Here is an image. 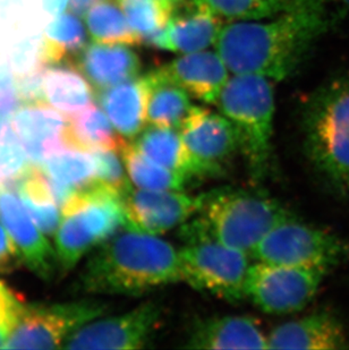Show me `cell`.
Returning a JSON list of instances; mask_svg holds the SVG:
<instances>
[{"label": "cell", "instance_id": "6da1fadb", "mask_svg": "<svg viewBox=\"0 0 349 350\" xmlns=\"http://www.w3.org/2000/svg\"><path fill=\"white\" fill-rule=\"evenodd\" d=\"M329 0H300L276 16L235 21L221 30L216 51L233 74L274 81L289 77L331 24Z\"/></svg>", "mask_w": 349, "mask_h": 350}, {"label": "cell", "instance_id": "7a4b0ae2", "mask_svg": "<svg viewBox=\"0 0 349 350\" xmlns=\"http://www.w3.org/2000/svg\"><path fill=\"white\" fill-rule=\"evenodd\" d=\"M179 281L181 261L172 244L125 228L93 252L74 289L83 294L141 296Z\"/></svg>", "mask_w": 349, "mask_h": 350}, {"label": "cell", "instance_id": "3957f363", "mask_svg": "<svg viewBox=\"0 0 349 350\" xmlns=\"http://www.w3.org/2000/svg\"><path fill=\"white\" fill-rule=\"evenodd\" d=\"M304 153L321 182L349 198V77L324 83L302 111Z\"/></svg>", "mask_w": 349, "mask_h": 350}, {"label": "cell", "instance_id": "277c9868", "mask_svg": "<svg viewBox=\"0 0 349 350\" xmlns=\"http://www.w3.org/2000/svg\"><path fill=\"white\" fill-rule=\"evenodd\" d=\"M218 109L237 131L240 149L254 184L267 178L272 165L274 94L270 79L234 74L220 96Z\"/></svg>", "mask_w": 349, "mask_h": 350}, {"label": "cell", "instance_id": "5b68a950", "mask_svg": "<svg viewBox=\"0 0 349 350\" xmlns=\"http://www.w3.org/2000/svg\"><path fill=\"white\" fill-rule=\"evenodd\" d=\"M196 215L195 219L212 237L252 255L268 232L292 213L264 193L221 187L200 194Z\"/></svg>", "mask_w": 349, "mask_h": 350}, {"label": "cell", "instance_id": "8992f818", "mask_svg": "<svg viewBox=\"0 0 349 350\" xmlns=\"http://www.w3.org/2000/svg\"><path fill=\"white\" fill-rule=\"evenodd\" d=\"M181 236L185 243L178 251L183 281L224 301L246 298L250 255L217 241L196 219L181 226Z\"/></svg>", "mask_w": 349, "mask_h": 350}, {"label": "cell", "instance_id": "52a82bcc", "mask_svg": "<svg viewBox=\"0 0 349 350\" xmlns=\"http://www.w3.org/2000/svg\"><path fill=\"white\" fill-rule=\"evenodd\" d=\"M348 255L346 241L302 221L292 213L268 232L250 256L272 265L315 269L329 273Z\"/></svg>", "mask_w": 349, "mask_h": 350}, {"label": "cell", "instance_id": "ba28073f", "mask_svg": "<svg viewBox=\"0 0 349 350\" xmlns=\"http://www.w3.org/2000/svg\"><path fill=\"white\" fill-rule=\"evenodd\" d=\"M108 306L101 301L23 305L20 319L3 349H56L74 332L103 317Z\"/></svg>", "mask_w": 349, "mask_h": 350}, {"label": "cell", "instance_id": "9c48e42d", "mask_svg": "<svg viewBox=\"0 0 349 350\" xmlns=\"http://www.w3.org/2000/svg\"><path fill=\"white\" fill-rule=\"evenodd\" d=\"M328 272L257 261L247 274L246 297L264 313H297L319 291Z\"/></svg>", "mask_w": 349, "mask_h": 350}, {"label": "cell", "instance_id": "30bf717a", "mask_svg": "<svg viewBox=\"0 0 349 350\" xmlns=\"http://www.w3.org/2000/svg\"><path fill=\"white\" fill-rule=\"evenodd\" d=\"M162 308L148 301L125 314L96 319L67 338L64 349L131 350L146 348L161 322Z\"/></svg>", "mask_w": 349, "mask_h": 350}, {"label": "cell", "instance_id": "8fae6325", "mask_svg": "<svg viewBox=\"0 0 349 350\" xmlns=\"http://www.w3.org/2000/svg\"><path fill=\"white\" fill-rule=\"evenodd\" d=\"M200 178L219 176L238 152L240 139L233 122L221 113L192 107L179 129Z\"/></svg>", "mask_w": 349, "mask_h": 350}, {"label": "cell", "instance_id": "7c38bea8", "mask_svg": "<svg viewBox=\"0 0 349 350\" xmlns=\"http://www.w3.org/2000/svg\"><path fill=\"white\" fill-rule=\"evenodd\" d=\"M127 226L145 234L160 236L183 226L196 215L200 195L184 191H151L129 186L122 194Z\"/></svg>", "mask_w": 349, "mask_h": 350}, {"label": "cell", "instance_id": "4fadbf2b", "mask_svg": "<svg viewBox=\"0 0 349 350\" xmlns=\"http://www.w3.org/2000/svg\"><path fill=\"white\" fill-rule=\"evenodd\" d=\"M222 27V17L205 0H185L174 5L167 27L146 44L172 53H196L216 44Z\"/></svg>", "mask_w": 349, "mask_h": 350}, {"label": "cell", "instance_id": "5bb4252c", "mask_svg": "<svg viewBox=\"0 0 349 350\" xmlns=\"http://www.w3.org/2000/svg\"><path fill=\"white\" fill-rule=\"evenodd\" d=\"M25 208L12 189H0V221L16 245L22 262L43 280H51L60 272L56 252Z\"/></svg>", "mask_w": 349, "mask_h": 350}, {"label": "cell", "instance_id": "9a60e30c", "mask_svg": "<svg viewBox=\"0 0 349 350\" xmlns=\"http://www.w3.org/2000/svg\"><path fill=\"white\" fill-rule=\"evenodd\" d=\"M12 124L34 165L40 167L51 153L74 148L70 139V122L46 103L24 105L14 113Z\"/></svg>", "mask_w": 349, "mask_h": 350}, {"label": "cell", "instance_id": "2e32d148", "mask_svg": "<svg viewBox=\"0 0 349 350\" xmlns=\"http://www.w3.org/2000/svg\"><path fill=\"white\" fill-rule=\"evenodd\" d=\"M349 347L341 321L328 311L280 324L268 334V349L339 350Z\"/></svg>", "mask_w": 349, "mask_h": 350}, {"label": "cell", "instance_id": "e0dca14e", "mask_svg": "<svg viewBox=\"0 0 349 350\" xmlns=\"http://www.w3.org/2000/svg\"><path fill=\"white\" fill-rule=\"evenodd\" d=\"M183 347L188 349H268V336L252 317H205L193 322Z\"/></svg>", "mask_w": 349, "mask_h": 350}, {"label": "cell", "instance_id": "ac0fdd59", "mask_svg": "<svg viewBox=\"0 0 349 350\" xmlns=\"http://www.w3.org/2000/svg\"><path fill=\"white\" fill-rule=\"evenodd\" d=\"M168 77L194 99L216 105L229 79V68L216 51L183 53L162 67Z\"/></svg>", "mask_w": 349, "mask_h": 350}, {"label": "cell", "instance_id": "d6986e66", "mask_svg": "<svg viewBox=\"0 0 349 350\" xmlns=\"http://www.w3.org/2000/svg\"><path fill=\"white\" fill-rule=\"evenodd\" d=\"M98 91L139 77L141 60L129 46L90 43L72 63Z\"/></svg>", "mask_w": 349, "mask_h": 350}, {"label": "cell", "instance_id": "ffe728a7", "mask_svg": "<svg viewBox=\"0 0 349 350\" xmlns=\"http://www.w3.org/2000/svg\"><path fill=\"white\" fill-rule=\"evenodd\" d=\"M148 84L138 77L98 92L103 111L124 139H136L148 125Z\"/></svg>", "mask_w": 349, "mask_h": 350}, {"label": "cell", "instance_id": "44dd1931", "mask_svg": "<svg viewBox=\"0 0 349 350\" xmlns=\"http://www.w3.org/2000/svg\"><path fill=\"white\" fill-rule=\"evenodd\" d=\"M148 84V125L181 129L191 111L192 96L160 67L144 75Z\"/></svg>", "mask_w": 349, "mask_h": 350}, {"label": "cell", "instance_id": "7402d4cb", "mask_svg": "<svg viewBox=\"0 0 349 350\" xmlns=\"http://www.w3.org/2000/svg\"><path fill=\"white\" fill-rule=\"evenodd\" d=\"M44 93L50 106L65 116H74L94 103L91 83L73 64L47 66Z\"/></svg>", "mask_w": 349, "mask_h": 350}, {"label": "cell", "instance_id": "603a6c76", "mask_svg": "<svg viewBox=\"0 0 349 350\" xmlns=\"http://www.w3.org/2000/svg\"><path fill=\"white\" fill-rule=\"evenodd\" d=\"M134 144L145 156L184 176L188 182L200 178L194 160L178 129L148 125L136 137Z\"/></svg>", "mask_w": 349, "mask_h": 350}, {"label": "cell", "instance_id": "cb8c5ba5", "mask_svg": "<svg viewBox=\"0 0 349 350\" xmlns=\"http://www.w3.org/2000/svg\"><path fill=\"white\" fill-rule=\"evenodd\" d=\"M86 46V30L79 15L62 14L46 27L41 39L43 64H70Z\"/></svg>", "mask_w": 349, "mask_h": 350}, {"label": "cell", "instance_id": "d4e9b609", "mask_svg": "<svg viewBox=\"0 0 349 350\" xmlns=\"http://www.w3.org/2000/svg\"><path fill=\"white\" fill-rule=\"evenodd\" d=\"M129 182L136 189L151 191H184L188 178L142 153L134 143L125 141L119 150Z\"/></svg>", "mask_w": 349, "mask_h": 350}, {"label": "cell", "instance_id": "484cf974", "mask_svg": "<svg viewBox=\"0 0 349 350\" xmlns=\"http://www.w3.org/2000/svg\"><path fill=\"white\" fill-rule=\"evenodd\" d=\"M20 194L24 206L30 212L36 226L44 234H55L60 225V211L57 208L49 184L41 168L34 165L18 182L10 189Z\"/></svg>", "mask_w": 349, "mask_h": 350}, {"label": "cell", "instance_id": "4316f807", "mask_svg": "<svg viewBox=\"0 0 349 350\" xmlns=\"http://www.w3.org/2000/svg\"><path fill=\"white\" fill-rule=\"evenodd\" d=\"M70 139L72 146L79 149L120 150L124 139L112 125L107 113L96 103L72 116L70 120Z\"/></svg>", "mask_w": 349, "mask_h": 350}, {"label": "cell", "instance_id": "83f0119b", "mask_svg": "<svg viewBox=\"0 0 349 350\" xmlns=\"http://www.w3.org/2000/svg\"><path fill=\"white\" fill-rule=\"evenodd\" d=\"M86 23L94 42L129 46L143 43L129 25L122 7L112 0H103L91 7L86 14Z\"/></svg>", "mask_w": 349, "mask_h": 350}, {"label": "cell", "instance_id": "f1b7e54d", "mask_svg": "<svg viewBox=\"0 0 349 350\" xmlns=\"http://www.w3.org/2000/svg\"><path fill=\"white\" fill-rule=\"evenodd\" d=\"M41 170L49 178L79 191L96 182V165L92 153L79 148H65L51 153L41 163Z\"/></svg>", "mask_w": 349, "mask_h": 350}, {"label": "cell", "instance_id": "f546056e", "mask_svg": "<svg viewBox=\"0 0 349 350\" xmlns=\"http://www.w3.org/2000/svg\"><path fill=\"white\" fill-rule=\"evenodd\" d=\"M96 238L90 234L79 217L70 211L63 212V221L56 236L58 271L66 275L81 258L98 247Z\"/></svg>", "mask_w": 349, "mask_h": 350}, {"label": "cell", "instance_id": "4dcf8cb0", "mask_svg": "<svg viewBox=\"0 0 349 350\" xmlns=\"http://www.w3.org/2000/svg\"><path fill=\"white\" fill-rule=\"evenodd\" d=\"M118 3L143 43L167 27L174 10V5L166 0H119Z\"/></svg>", "mask_w": 349, "mask_h": 350}, {"label": "cell", "instance_id": "1f68e13d", "mask_svg": "<svg viewBox=\"0 0 349 350\" xmlns=\"http://www.w3.org/2000/svg\"><path fill=\"white\" fill-rule=\"evenodd\" d=\"M222 18L233 21L264 20L290 10L300 0H205Z\"/></svg>", "mask_w": 349, "mask_h": 350}, {"label": "cell", "instance_id": "d6a6232c", "mask_svg": "<svg viewBox=\"0 0 349 350\" xmlns=\"http://www.w3.org/2000/svg\"><path fill=\"white\" fill-rule=\"evenodd\" d=\"M31 168L27 151L12 127L0 135V184L12 189Z\"/></svg>", "mask_w": 349, "mask_h": 350}, {"label": "cell", "instance_id": "836d02e7", "mask_svg": "<svg viewBox=\"0 0 349 350\" xmlns=\"http://www.w3.org/2000/svg\"><path fill=\"white\" fill-rule=\"evenodd\" d=\"M96 165V182L122 195L132 185L118 150H91Z\"/></svg>", "mask_w": 349, "mask_h": 350}, {"label": "cell", "instance_id": "e575fe53", "mask_svg": "<svg viewBox=\"0 0 349 350\" xmlns=\"http://www.w3.org/2000/svg\"><path fill=\"white\" fill-rule=\"evenodd\" d=\"M46 65L43 64L41 40L30 38L18 43L12 53V70L16 77L32 73Z\"/></svg>", "mask_w": 349, "mask_h": 350}, {"label": "cell", "instance_id": "d590c367", "mask_svg": "<svg viewBox=\"0 0 349 350\" xmlns=\"http://www.w3.org/2000/svg\"><path fill=\"white\" fill-rule=\"evenodd\" d=\"M23 305L18 296L0 281V349H3L13 332Z\"/></svg>", "mask_w": 349, "mask_h": 350}, {"label": "cell", "instance_id": "8d00e7d4", "mask_svg": "<svg viewBox=\"0 0 349 350\" xmlns=\"http://www.w3.org/2000/svg\"><path fill=\"white\" fill-rule=\"evenodd\" d=\"M47 66L41 67L32 73L17 77V89L20 99L24 105L46 103L44 93V72Z\"/></svg>", "mask_w": 349, "mask_h": 350}, {"label": "cell", "instance_id": "74e56055", "mask_svg": "<svg viewBox=\"0 0 349 350\" xmlns=\"http://www.w3.org/2000/svg\"><path fill=\"white\" fill-rule=\"evenodd\" d=\"M22 103L17 89V79L14 77L12 67L0 66V113H16Z\"/></svg>", "mask_w": 349, "mask_h": 350}, {"label": "cell", "instance_id": "f35d334b", "mask_svg": "<svg viewBox=\"0 0 349 350\" xmlns=\"http://www.w3.org/2000/svg\"><path fill=\"white\" fill-rule=\"evenodd\" d=\"M22 258L8 232L0 226V273H12L22 265Z\"/></svg>", "mask_w": 349, "mask_h": 350}, {"label": "cell", "instance_id": "ab89813d", "mask_svg": "<svg viewBox=\"0 0 349 350\" xmlns=\"http://www.w3.org/2000/svg\"><path fill=\"white\" fill-rule=\"evenodd\" d=\"M43 10L51 16H60L68 6V0H43Z\"/></svg>", "mask_w": 349, "mask_h": 350}, {"label": "cell", "instance_id": "60d3db41", "mask_svg": "<svg viewBox=\"0 0 349 350\" xmlns=\"http://www.w3.org/2000/svg\"><path fill=\"white\" fill-rule=\"evenodd\" d=\"M103 1V0H70V8L74 13L77 14L79 16L86 15L88 10L96 3Z\"/></svg>", "mask_w": 349, "mask_h": 350}, {"label": "cell", "instance_id": "b9f144b4", "mask_svg": "<svg viewBox=\"0 0 349 350\" xmlns=\"http://www.w3.org/2000/svg\"><path fill=\"white\" fill-rule=\"evenodd\" d=\"M331 3H337L339 6H343L345 10H348L349 13V0H329Z\"/></svg>", "mask_w": 349, "mask_h": 350}, {"label": "cell", "instance_id": "7bdbcfd3", "mask_svg": "<svg viewBox=\"0 0 349 350\" xmlns=\"http://www.w3.org/2000/svg\"><path fill=\"white\" fill-rule=\"evenodd\" d=\"M166 1H168V3H172V5H176V3H181V1H185V0H166Z\"/></svg>", "mask_w": 349, "mask_h": 350}, {"label": "cell", "instance_id": "ee69618b", "mask_svg": "<svg viewBox=\"0 0 349 350\" xmlns=\"http://www.w3.org/2000/svg\"><path fill=\"white\" fill-rule=\"evenodd\" d=\"M117 1H119V0H117Z\"/></svg>", "mask_w": 349, "mask_h": 350}, {"label": "cell", "instance_id": "f6af8a7d", "mask_svg": "<svg viewBox=\"0 0 349 350\" xmlns=\"http://www.w3.org/2000/svg\"><path fill=\"white\" fill-rule=\"evenodd\" d=\"M0 186H1V184H0Z\"/></svg>", "mask_w": 349, "mask_h": 350}]
</instances>
